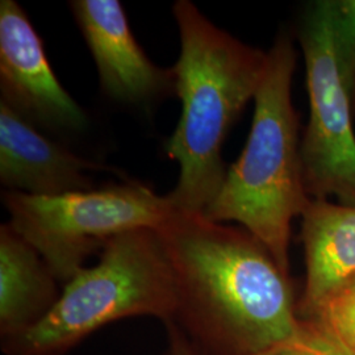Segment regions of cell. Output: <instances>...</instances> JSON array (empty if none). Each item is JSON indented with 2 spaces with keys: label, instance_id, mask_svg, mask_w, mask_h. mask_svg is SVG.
<instances>
[{
  "label": "cell",
  "instance_id": "obj_1",
  "mask_svg": "<svg viewBox=\"0 0 355 355\" xmlns=\"http://www.w3.org/2000/svg\"><path fill=\"white\" fill-rule=\"evenodd\" d=\"M173 267L174 324L203 355H258L299 340L290 275L246 229L175 211L157 229Z\"/></svg>",
  "mask_w": 355,
  "mask_h": 355
},
{
  "label": "cell",
  "instance_id": "obj_2",
  "mask_svg": "<svg viewBox=\"0 0 355 355\" xmlns=\"http://www.w3.org/2000/svg\"><path fill=\"white\" fill-rule=\"evenodd\" d=\"M180 55L171 69L182 114L166 142L180 174L167 198L175 211L204 214L227 177L221 149L230 128L265 74L267 53L212 24L189 0L173 7Z\"/></svg>",
  "mask_w": 355,
  "mask_h": 355
},
{
  "label": "cell",
  "instance_id": "obj_3",
  "mask_svg": "<svg viewBox=\"0 0 355 355\" xmlns=\"http://www.w3.org/2000/svg\"><path fill=\"white\" fill-rule=\"evenodd\" d=\"M295 64L291 38L282 35L267 53L245 149L203 214L216 223L241 224L288 275L292 220L303 215L311 200L305 191L297 116L292 105Z\"/></svg>",
  "mask_w": 355,
  "mask_h": 355
},
{
  "label": "cell",
  "instance_id": "obj_4",
  "mask_svg": "<svg viewBox=\"0 0 355 355\" xmlns=\"http://www.w3.org/2000/svg\"><path fill=\"white\" fill-rule=\"evenodd\" d=\"M173 267L157 229L117 234L95 266L64 284L58 302L36 327L1 341L6 355H64L96 330L124 318H177Z\"/></svg>",
  "mask_w": 355,
  "mask_h": 355
},
{
  "label": "cell",
  "instance_id": "obj_5",
  "mask_svg": "<svg viewBox=\"0 0 355 355\" xmlns=\"http://www.w3.org/2000/svg\"><path fill=\"white\" fill-rule=\"evenodd\" d=\"M10 225L44 258L58 282L85 268L91 254L114 236L135 229H158L175 212L167 195L137 182L76 191L58 196L3 192Z\"/></svg>",
  "mask_w": 355,
  "mask_h": 355
},
{
  "label": "cell",
  "instance_id": "obj_6",
  "mask_svg": "<svg viewBox=\"0 0 355 355\" xmlns=\"http://www.w3.org/2000/svg\"><path fill=\"white\" fill-rule=\"evenodd\" d=\"M309 121L300 142L305 191L311 199L337 196L355 207L354 103L334 41L333 1H318L302 19Z\"/></svg>",
  "mask_w": 355,
  "mask_h": 355
},
{
  "label": "cell",
  "instance_id": "obj_7",
  "mask_svg": "<svg viewBox=\"0 0 355 355\" xmlns=\"http://www.w3.org/2000/svg\"><path fill=\"white\" fill-rule=\"evenodd\" d=\"M1 102L32 124L80 132L89 124L82 107L51 70L42 41L15 0L0 1Z\"/></svg>",
  "mask_w": 355,
  "mask_h": 355
},
{
  "label": "cell",
  "instance_id": "obj_8",
  "mask_svg": "<svg viewBox=\"0 0 355 355\" xmlns=\"http://www.w3.org/2000/svg\"><path fill=\"white\" fill-rule=\"evenodd\" d=\"M70 10L110 99L142 105L175 92L173 70L153 64L133 36L119 0H73Z\"/></svg>",
  "mask_w": 355,
  "mask_h": 355
},
{
  "label": "cell",
  "instance_id": "obj_9",
  "mask_svg": "<svg viewBox=\"0 0 355 355\" xmlns=\"http://www.w3.org/2000/svg\"><path fill=\"white\" fill-rule=\"evenodd\" d=\"M107 168L42 136L10 105L0 102V182L8 191L58 196L94 190L87 173Z\"/></svg>",
  "mask_w": 355,
  "mask_h": 355
},
{
  "label": "cell",
  "instance_id": "obj_10",
  "mask_svg": "<svg viewBox=\"0 0 355 355\" xmlns=\"http://www.w3.org/2000/svg\"><path fill=\"white\" fill-rule=\"evenodd\" d=\"M302 217L306 279L300 318L355 274V207L311 199Z\"/></svg>",
  "mask_w": 355,
  "mask_h": 355
},
{
  "label": "cell",
  "instance_id": "obj_11",
  "mask_svg": "<svg viewBox=\"0 0 355 355\" xmlns=\"http://www.w3.org/2000/svg\"><path fill=\"white\" fill-rule=\"evenodd\" d=\"M58 279L37 250L8 224L0 227L1 341L36 327L60 299Z\"/></svg>",
  "mask_w": 355,
  "mask_h": 355
},
{
  "label": "cell",
  "instance_id": "obj_12",
  "mask_svg": "<svg viewBox=\"0 0 355 355\" xmlns=\"http://www.w3.org/2000/svg\"><path fill=\"white\" fill-rule=\"evenodd\" d=\"M300 320L313 322L355 355V274Z\"/></svg>",
  "mask_w": 355,
  "mask_h": 355
},
{
  "label": "cell",
  "instance_id": "obj_13",
  "mask_svg": "<svg viewBox=\"0 0 355 355\" xmlns=\"http://www.w3.org/2000/svg\"><path fill=\"white\" fill-rule=\"evenodd\" d=\"M333 24L338 64L355 105V0L333 1Z\"/></svg>",
  "mask_w": 355,
  "mask_h": 355
},
{
  "label": "cell",
  "instance_id": "obj_14",
  "mask_svg": "<svg viewBox=\"0 0 355 355\" xmlns=\"http://www.w3.org/2000/svg\"><path fill=\"white\" fill-rule=\"evenodd\" d=\"M305 322L306 331L303 337L280 343L258 355H354L313 322Z\"/></svg>",
  "mask_w": 355,
  "mask_h": 355
},
{
  "label": "cell",
  "instance_id": "obj_15",
  "mask_svg": "<svg viewBox=\"0 0 355 355\" xmlns=\"http://www.w3.org/2000/svg\"><path fill=\"white\" fill-rule=\"evenodd\" d=\"M168 337V346L166 355H203L190 338L186 336V333L178 327L174 322L165 324Z\"/></svg>",
  "mask_w": 355,
  "mask_h": 355
}]
</instances>
